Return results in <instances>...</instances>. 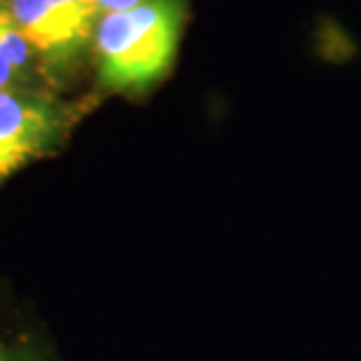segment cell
I'll list each match as a JSON object with an SVG mask.
<instances>
[{
  "mask_svg": "<svg viewBox=\"0 0 361 361\" xmlns=\"http://www.w3.org/2000/svg\"><path fill=\"white\" fill-rule=\"evenodd\" d=\"M185 24V0H143L104 14L94 33L101 82L115 92H146L169 73Z\"/></svg>",
  "mask_w": 361,
  "mask_h": 361,
  "instance_id": "1",
  "label": "cell"
},
{
  "mask_svg": "<svg viewBox=\"0 0 361 361\" xmlns=\"http://www.w3.org/2000/svg\"><path fill=\"white\" fill-rule=\"evenodd\" d=\"M68 113L26 90H0V183L56 148Z\"/></svg>",
  "mask_w": 361,
  "mask_h": 361,
  "instance_id": "2",
  "label": "cell"
},
{
  "mask_svg": "<svg viewBox=\"0 0 361 361\" xmlns=\"http://www.w3.org/2000/svg\"><path fill=\"white\" fill-rule=\"evenodd\" d=\"M35 54L66 63L80 52L101 14L97 0H5Z\"/></svg>",
  "mask_w": 361,
  "mask_h": 361,
  "instance_id": "3",
  "label": "cell"
},
{
  "mask_svg": "<svg viewBox=\"0 0 361 361\" xmlns=\"http://www.w3.org/2000/svg\"><path fill=\"white\" fill-rule=\"evenodd\" d=\"M35 49L0 0V90H24Z\"/></svg>",
  "mask_w": 361,
  "mask_h": 361,
  "instance_id": "4",
  "label": "cell"
},
{
  "mask_svg": "<svg viewBox=\"0 0 361 361\" xmlns=\"http://www.w3.org/2000/svg\"><path fill=\"white\" fill-rule=\"evenodd\" d=\"M0 361H42V359L26 343L10 341V338L0 336Z\"/></svg>",
  "mask_w": 361,
  "mask_h": 361,
  "instance_id": "5",
  "label": "cell"
},
{
  "mask_svg": "<svg viewBox=\"0 0 361 361\" xmlns=\"http://www.w3.org/2000/svg\"><path fill=\"white\" fill-rule=\"evenodd\" d=\"M143 0H97L101 14H113V12H125L132 10V7L141 5Z\"/></svg>",
  "mask_w": 361,
  "mask_h": 361,
  "instance_id": "6",
  "label": "cell"
}]
</instances>
